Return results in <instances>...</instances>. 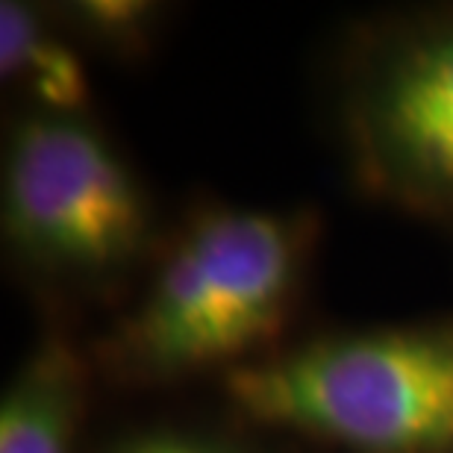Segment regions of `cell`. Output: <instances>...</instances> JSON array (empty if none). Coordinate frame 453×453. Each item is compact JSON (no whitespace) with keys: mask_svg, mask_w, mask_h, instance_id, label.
Listing matches in <instances>:
<instances>
[{"mask_svg":"<svg viewBox=\"0 0 453 453\" xmlns=\"http://www.w3.org/2000/svg\"><path fill=\"white\" fill-rule=\"evenodd\" d=\"M371 142L386 168L427 195H453V30L397 57L371 97Z\"/></svg>","mask_w":453,"mask_h":453,"instance_id":"4","label":"cell"},{"mask_svg":"<svg viewBox=\"0 0 453 453\" xmlns=\"http://www.w3.org/2000/svg\"><path fill=\"white\" fill-rule=\"evenodd\" d=\"M83 392V365L68 344L39 348L0 403V453H71Z\"/></svg>","mask_w":453,"mask_h":453,"instance_id":"5","label":"cell"},{"mask_svg":"<svg viewBox=\"0 0 453 453\" xmlns=\"http://www.w3.org/2000/svg\"><path fill=\"white\" fill-rule=\"evenodd\" d=\"M297 271L292 221L248 210L203 215L162 262L124 348L150 374L244 357L280 330Z\"/></svg>","mask_w":453,"mask_h":453,"instance_id":"2","label":"cell"},{"mask_svg":"<svg viewBox=\"0 0 453 453\" xmlns=\"http://www.w3.org/2000/svg\"><path fill=\"white\" fill-rule=\"evenodd\" d=\"M115 453H235V450L219 445V441L183 436V433H153V436L127 441Z\"/></svg>","mask_w":453,"mask_h":453,"instance_id":"7","label":"cell"},{"mask_svg":"<svg viewBox=\"0 0 453 453\" xmlns=\"http://www.w3.org/2000/svg\"><path fill=\"white\" fill-rule=\"evenodd\" d=\"M259 424L365 453L453 450V330H383L310 344L226 377Z\"/></svg>","mask_w":453,"mask_h":453,"instance_id":"1","label":"cell"},{"mask_svg":"<svg viewBox=\"0 0 453 453\" xmlns=\"http://www.w3.org/2000/svg\"><path fill=\"white\" fill-rule=\"evenodd\" d=\"M4 224L44 265L106 271L142 248L148 210L101 135L77 118L35 115L9 144Z\"/></svg>","mask_w":453,"mask_h":453,"instance_id":"3","label":"cell"},{"mask_svg":"<svg viewBox=\"0 0 453 453\" xmlns=\"http://www.w3.org/2000/svg\"><path fill=\"white\" fill-rule=\"evenodd\" d=\"M0 68L9 80H24L35 97L53 110H74L86 101V74L80 59L21 4L0 6Z\"/></svg>","mask_w":453,"mask_h":453,"instance_id":"6","label":"cell"}]
</instances>
